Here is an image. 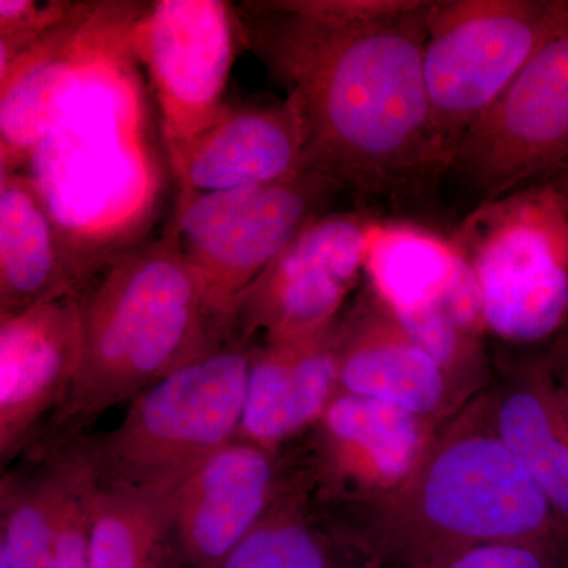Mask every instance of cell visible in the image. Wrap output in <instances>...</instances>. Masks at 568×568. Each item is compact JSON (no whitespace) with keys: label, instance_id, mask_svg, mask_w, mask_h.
<instances>
[{"label":"cell","instance_id":"5b68a950","mask_svg":"<svg viewBox=\"0 0 568 568\" xmlns=\"http://www.w3.org/2000/svg\"><path fill=\"white\" fill-rule=\"evenodd\" d=\"M568 29L566 0H432L424 74L448 159L545 44Z\"/></svg>","mask_w":568,"mask_h":568},{"label":"cell","instance_id":"e0dca14e","mask_svg":"<svg viewBox=\"0 0 568 568\" xmlns=\"http://www.w3.org/2000/svg\"><path fill=\"white\" fill-rule=\"evenodd\" d=\"M179 481H100L88 568H182L173 540V497Z\"/></svg>","mask_w":568,"mask_h":568},{"label":"cell","instance_id":"8992f818","mask_svg":"<svg viewBox=\"0 0 568 568\" xmlns=\"http://www.w3.org/2000/svg\"><path fill=\"white\" fill-rule=\"evenodd\" d=\"M342 193L304 166L267 185L179 196L170 233L234 324L250 287Z\"/></svg>","mask_w":568,"mask_h":568},{"label":"cell","instance_id":"83f0119b","mask_svg":"<svg viewBox=\"0 0 568 568\" xmlns=\"http://www.w3.org/2000/svg\"><path fill=\"white\" fill-rule=\"evenodd\" d=\"M566 6H567V10H568V0H566Z\"/></svg>","mask_w":568,"mask_h":568},{"label":"cell","instance_id":"603a6c76","mask_svg":"<svg viewBox=\"0 0 568 568\" xmlns=\"http://www.w3.org/2000/svg\"><path fill=\"white\" fill-rule=\"evenodd\" d=\"M220 568H328V559L304 523L272 507Z\"/></svg>","mask_w":568,"mask_h":568},{"label":"cell","instance_id":"277c9868","mask_svg":"<svg viewBox=\"0 0 568 568\" xmlns=\"http://www.w3.org/2000/svg\"><path fill=\"white\" fill-rule=\"evenodd\" d=\"M253 349L231 338L132 399L121 424L89 439L100 481L182 480L234 440L244 416Z\"/></svg>","mask_w":568,"mask_h":568},{"label":"cell","instance_id":"484cf974","mask_svg":"<svg viewBox=\"0 0 568 568\" xmlns=\"http://www.w3.org/2000/svg\"><path fill=\"white\" fill-rule=\"evenodd\" d=\"M443 568H545V564L525 545L487 544L459 552Z\"/></svg>","mask_w":568,"mask_h":568},{"label":"cell","instance_id":"cb8c5ba5","mask_svg":"<svg viewBox=\"0 0 568 568\" xmlns=\"http://www.w3.org/2000/svg\"><path fill=\"white\" fill-rule=\"evenodd\" d=\"M99 488L100 477L91 454L88 465L81 470L71 489L69 503L51 538L50 547L36 568H88L93 510Z\"/></svg>","mask_w":568,"mask_h":568},{"label":"cell","instance_id":"5bb4252c","mask_svg":"<svg viewBox=\"0 0 568 568\" xmlns=\"http://www.w3.org/2000/svg\"><path fill=\"white\" fill-rule=\"evenodd\" d=\"M271 452L239 439L213 452L179 481L173 540L182 568H220L274 503Z\"/></svg>","mask_w":568,"mask_h":568},{"label":"cell","instance_id":"52a82bcc","mask_svg":"<svg viewBox=\"0 0 568 568\" xmlns=\"http://www.w3.org/2000/svg\"><path fill=\"white\" fill-rule=\"evenodd\" d=\"M566 163L568 29L552 37L467 130L450 171L481 204L545 181Z\"/></svg>","mask_w":568,"mask_h":568},{"label":"cell","instance_id":"4fadbf2b","mask_svg":"<svg viewBox=\"0 0 568 568\" xmlns=\"http://www.w3.org/2000/svg\"><path fill=\"white\" fill-rule=\"evenodd\" d=\"M306 126L298 103L224 104L189 141L168 149L181 194L267 185L305 166Z\"/></svg>","mask_w":568,"mask_h":568},{"label":"cell","instance_id":"9c48e42d","mask_svg":"<svg viewBox=\"0 0 568 568\" xmlns=\"http://www.w3.org/2000/svg\"><path fill=\"white\" fill-rule=\"evenodd\" d=\"M242 26L224 0H156L141 7L130 51L148 70L166 149L189 141L223 110Z\"/></svg>","mask_w":568,"mask_h":568},{"label":"cell","instance_id":"7402d4cb","mask_svg":"<svg viewBox=\"0 0 568 568\" xmlns=\"http://www.w3.org/2000/svg\"><path fill=\"white\" fill-rule=\"evenodd\" d=\"M500 443L537 481L549 503L568 514V446L547 409L529 394L508 398L499 418Z\"/></svg>","mask_w":568,"mask_h":568},{"label":"cell","instance_id":"ac0fdd59","mask_svg":"<svg viewBox=\"0 0 568 568\" xmlns=\"http://www.w3.org/2000/svg\"><path fill=\"white\" fill-rule=\"evenodd\" d=\"M89 458L88 439H81L58 448L29 477H3L0 551L7 552L14 568L39 566Z\"/></svg>","mask_w":568,"mask_h":568},{"label":"cell","instance_id":"d4e9b609","mask_svg":"<svg viewBox=\"0 0 568 568\" xmlns=\"http://www.w3.org/2000/svg\"><path fill=\"white\" fill-rule=\"evenodd\" d=\"M78 6L80 2L0 0V71L9 69L18 55L61 28Z\"/></svg>","mask_w":568,"mask_h":568},{"label":"cell","instance_id":"2e32d148","mask_svg":"<svg viewBox=\"0 0 568 568\" xmlns=\"http://www.w3.org/2000/svg\"><path fill=\"white\" fill-rule=\"evenodd\" d=\"M85 276L31 178L0 174V315L78 294Z\"/></svg>","mask_w":568,"mask_h":568},{"label":"cell","instance_id":"ba28073f","mask_svg":"<svg viewBox=\"0 0 568 568\" xmlns=\"http://www.w3.org/2000/svg\"><path fill=\"white\" fill-rule=\"evenodd\" d=\"M140 7L80 2L61 28L0 71V174L20 173L115 52Z\"/></svg>","mask_w":568,"mask_h":568},{"label":"cell","instance_id":"3957f363","mask_svg":"<svg viewBox=\"0 0 568 568\" xmlns=\"http://www.w3.org/2000/svg\"><path fill=\"white\" fill-rule=\"evenodd\" d=\"M448 241L473 268L485 324L511 342L551 335L568 315V194L540 181L477 204Z\"/></svg>","mask_w":568,"mask_h":568},{"label":"cell","instance_id":"7c38bea8","mask_svg":"<svg viewBox=\"0 0 568 568\" xmlns=\"http://www.w3.org/2000/svg\"><path fill=\"white\" fill-rule=\"evenodd\" d=\"M78 294L0 315V457L20 454L69 398L81 362Z\"/></svg>","mask_w":568,"mask_h":568},{"label":"cell","instance_id":"44dd1931","mask_svg":"<svg viewBox=\"0 0 568 568\" xmlns=\"http://www.w3.org/2000/svg\"><path fill=\"white\" fill-rule=\"evenodd\" d=\"M324 425L336 446L365 455L383 477L405 476L416 457L414 414L392 403L345 394L328 406Z\"/></svg>","mask_w":568,"mask_h":568},{"label":"cell","instance_id":"7a4b0ae2","mask_svg":"<svg viewBox=\"0 0 568 568\" xmlns=\"http://www.w3.org/2000/svg\"><path fill=\"white\" fill-rule=\"evenodd\" d=\"M99 274L88 293H78L80 369L54 414L67 432L234 338L233 321L171 233L125 250Z\"/></svg>","mask_w":568,"mask_h":568},{"label":"cell","instance_id":"9a60e30c","mask_svg":"<svg viewBox=\"0 0 568 568\" xmlns=\"http://www.w3.org/2000/svg\"><path fill=\"white\" fill-rule=\"evenodd\" d=\"M339 369L342 351L332 325L298 342L267 343L253 351L239 439L272 452L324 417Z\"/></svg>","mask_w":568,"mask_h":568},{"label":"cell","instance_id":"6da1fadb","mask_svg":"<svg viewBox=\"0 0 568 568\" xmlns=\"http://www.w3.org/2000/svg\"><path fill=\"white\" fill-rule=\"evenodd\" d=\"M429 2L245 3L242 37L304 115L305 166L365 203L425 200L450 171L425 84Z\"/></svg>","mask_w":568,"mask_h":568},{"label":"cell","instance_id":"d6986e66","mask_svg":"<svg viewBox=\"0 0 568 568\" xmlns=\"http://www.w3.org/2000/svg\"><path fill=\"white\" fill-rule=\"evenodd\" d=\"M459 254L450 241L425 227L381 219L366 246L365 271L392 316L444 294Z\"/></svg>","mask_w":568,"mask_h":568},{"label":"cell","instance_id":"8fae6325","mask_svg":"<svg viewBox=\"0 0 568 568\" xmlns=\"http://www.w3.org/2000/svg\"><path fill=\"white\" fill-rule=\"evenodd\" d=\"M425 510L444 532L515 544L544 525L549 500L500 440L469 439L444 452L428 474Z\"/></svg>","mask_w":568,"mask_h":568},{"label":"cell","instance_id":"4316f807","mask_svg":"<svg viewBox=\"0 0 568 568\" xmlns=\"http://www.w3.org/2000/svg\"><path fill=\"white\" fill-rule=\"evenodd\" d=\"M545 181L556 183L559 189H562L564 192L568 194V163L560 166L558 171H555V173L545 179Z\"/></svg>","mask_w":568,"mask_h":568},{"label":"cell","instance_id":"30bf717a","mask_svg":"<svg viewBox=\"0 0 568 568\" xmlns=\"http://www.w3.org/2000/svg\"><path fill=\"white\" fill-rule=\"evenodd\" d=\"M375 212H327L250 287L235 316L241 339L264 331L267 343L298 342L334 324L347 293L365 271Z\"/></svg>","mask_w":568,"mask_h":568},{"label":"cell","instance_id":"ffe728a7","mask_svg":"<svg viewBox=\"0 0 568 568\" xmlns=\"http://www.w3.org/2000/svg\"><path fill=\"white\" fill-rule=\"evenodd\" d=\"M339 386L346 394L392 403L410 414L428 413L443 395V366L399 325L395 334L369 331L343 351Z\"/></svg>","mask_w":568,"mask_h":568}]
</instances>
